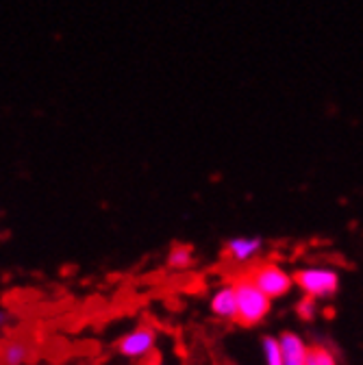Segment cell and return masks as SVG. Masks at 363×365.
<instances>
[{"label":"cell","instance_id":"obj_1","mask_svg":"<svg viewBox=\"0 0 363 365\" xmlns=\"http://www.w3.org/2000/svg\"><path fill=\"white\" fill-rule=\"evenodd\" d=\"M231 285L235 292V322L246 329L259 327L272 311V300L255 287L248 274H242Z\"/></svg>","mask_w":363,"mask_h":365},{"label":"cell","instance_id":"obj_2","mask_svg":"<svg viewBox=\"0 0 363 365\" xmlns=\"http://www.w3.org/2000/svg\"><path fill=\"white\" fill-rule=\"evenodd\" d=\"M294 287H298L305 296L313 300L333 298L339 292V272L327 265H309L302 269H296L292 274Z\"/></svg>","mask_w":363,"mask_h":365},{"label":"cell","instance_id":"obj_3","mask_svg":"<svg viewBox=\"0 0 363 365\" xmlns=\"http://www.w3.org/2000/svg\"><path fill=\"white\" fill-rule=\"evenodd\" d=\"M248 279L267 300L285 298L294 289L292 272H287L279 263H257L248 272Z\"/></svg>","mask_w":363,"mask_h":365},{"label":"cell","instance_id":"obj_4","mask_svg":"<svg viewBox=\"0 0 363 365\" xmlns=\"http://www.w3.org/2000/svg\"><path fill=\"white\" fill-rule=\"evenodd\" d=\"M155 348H157V331L148 324H140L138 329L122 335L116 344L118 354L133 361L148 359L155 352Z\"/></svg>","mask_w":363,"mask_h":365},{"label":"cell","instance_id":"obj_5","mask_svg":"<svg viewBox=\"0 0 363 365\" xmlns=\"http://www.w3.org/2000/svg\"><path fill=\"white\" fill-rule=\"evenodd\" d=\"M265 248V242L257 235H240V237H231L224 244V259L233 263V265H250L252 261H257L261 257Z\"/></svg>","mask_w":363,"mask_h":365},{"label":"cell","instance_id":"obj_6","mask_svg":"<svg viewBox=\"0 0 363 365\" xmlns=\"http://www.w3.org/2000/svg\"><path fill=\"white\" fill-rule=\"evenodd\" d=\"M277 339H279V346H281L283 365H305L307 363L309 346H307V341L298 333L283 331Z\"/></svg>","mask_w":363,"mask_h":365},{"label":"cell","instance_id":"obj_7","mask_svg":"<svg viewBox=\"0 0 363 365\" xmlns=\"http://www.w3.org/2000/svg\"><path fill=\"white\" fill-rule=\"evenodd\" d=\"M209 311L224 322H235V292L233 285L226 283L218 287L209 300Z\"/></svg>","mask_w":363,"mask_h":365},{"label":"cell","instance_id":"obj_8","mask_svg":"<svg viewBox=\"0 0 363 365\" xmlns=\"http://www.w3.org/2000/svg\"><path fill=\"white\" fill-rule=\"evenodd\" d=\"M31 359V346L22 339H11L0 348V365H26Z\"/></svg>","mask_w":363,"mask_h":365},{"label":"cell","instance_id":"obj_9","mask_svg":"<svg viewBox=\"0 0 363 365\" xmlns=\"http://www.w3.org/2000/svg\"><path fill=\"white\" fill-rule=\"evenodd\" d=\"M261 352H263V361L265 365H283V356H281V346L279 339L265 335L261 339Z\"/></svg>","mask_w":363,"mask_h":365},{"label":"cell","instance_id":"obj_10","mask_svg":"<svg viewBox=\"0 0 363 365\" xmlns=\"http://www.w3.org/2000/svg\"><path fill=\"white\" fill-rule=\"evenodd\" d=\"M194 263V252L188 246H174L168 255V265L174 269H185Z\"/></svg>","mask_w":363,"mask_h":365},{"label":"cell","instance_id":"obj_11","mask_svg":"<svg viewBox=\"0 0 363 365\" xmlns=\"http://www.w3.org/2000/svg\"><path fill=\"white\" fill-rule=\"evenodd\" d=\"M296 313L300 319H305V322H313V319L317 317V300L302 296L296 304Z\"/></svg>","mask_w":363,"mask_h":365},{"label":"cell","instance_id":"obj_12","mask_svg":"<svg viewBox=\"0 0 363 365\" xmlns=\"http://www.w3.org/2000/svg\"><path fill=\"white\" fill-rule=\"evenodd\" d=\"M309 354L313 356L317 365H337L335 354L327 346H309Z\"/></svg>","mask_w":363,"mask_h":365},{"label":"cell","instance_id":"obj_13","mask_svg":"<svg viewBox=\"0 0 363 365\" xmlns=\"http://www.w3.org/2000/svg\"><path fill=\"white\" fill-rule=\"evenodd\" d=\"M7 319H9V317H7V313H5V311H0V327L7 324Z\"/></svg>","mask_w":363,"mask_h":365},{"label":"cell","instance_id":"obj_14","mask_svg":"<svg viewBox=\"0 0 363 365\" xmlns=\"http://www.w3.org/2000/svg\"><path fill=\"white\" fill-rule=\"evenodd\" d=\"M305 365H317V363H315V361H313V356L309 354V356H307V363H305Z\"/></svg>","mask_w":363,"mask_h":365},{"label":"cell","instance_id":"obj_15","mask_svg":"<svg viewBox=\"0 0 363 365\" xmlns=\"http://www.w3.org/2000/svg\"><path fill=\"white\" fill-rule=\"evenodd\" d=\"M155 365H168V363H163V361H157Z\"/></svg>","mask_w":363,"mask_h":365}]
</instances>
